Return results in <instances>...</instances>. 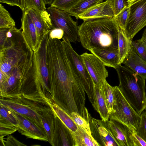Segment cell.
<instances>
[{
    "label": "cell",
    "mask_w": 146,
    "mask_h": 146,
    "mask_svg": "<svg viewBox=\"0 0 146 146\" xmlns=\"http://www.w3.org/2000/svg\"><path fill=\"white\" fill-rule=\"evenodd\" d=\"M46 64L51 99L67 112L84 107L85 92L72 70L60 39L49 36L46 48Z\"/></svg>",
    "instance_id": "1"
},
{
    "label": "cell",
    "mask_w": 146,
    "mask_h": 146,
    "mask_svg": "<svg viewBox=\"0 0 146 146\" xmlns=\"http://www.w3.org/2000/svg\"><path fill=\"white\" fill-rule=\"evenodd\" d=\"M113 17L84 21L78 31L79 41L83 47L89 51L118 49L119 27Z\"/></svg>",
    "instance_id": "2"
},
{
    "label": "cell",
    "mask_w": 146,
    "mask_h": 146,
    "mask_svg": "<svg viewBox=\"0 0 146 146\" xmlns=\"http://www.w3.org/2000/svg\"><path fill=\"white\" fill-rule=\"evenodd\" d=\"M50 100L38 91L0 95V104L24 115L44 130L41 116L51 108Z\"/></svg>",
    "instance_id": "3"
},
{
    "label": "cell",
    "mask_w": 146,
    "mask_h": 146,
    "mask_svg": "<svg viewBox=\"0 0 146 146\" xmlns=\"http://www.w3.org/2000/svg\"><path fill=\"white\" fill-rule=\"evenodd\" d=\"M122 94L140 115L146 106L145 79L126 66L119 65L115 69Z\"/></svg>",
    "instance_id": "4"
},
{
    "label": "cell",
    "mask_w": 146,
    "mask_h": 146,
    "mask_svg": "<svg viewBox=\"0 0 146 146\" xmlns=\"http://www.w3.org/2000/svg\"><path fill=\"white\" fill-rule=\"evenodd\" d=\"M33 58L22 61L5 77L0 74V95L16 93L36 86Z\"/></svg>",
    "instance_id": "5"
},
{
    "label": "cell",
    "mask_w": 146,
    "mask_h": 146,
    "mask_svg": "<svg viewBox=\"0 0 146 146\" xmlns=\"http://www.w3.org/2000/svg\"><path fill=\"white\" fill-rule=\"evenodd\" d=\"M62 42L72 70L82 84L93 108L97 111L94 84L81 57L74 50L70 42L64 40Z\"/></svg>",
    "instance_id": "6"
},
{
    "label": "cell",
    "mask_w": 146,
    "mask_h": 146,
    "mask_svg": "<svg viewBox=\"0 0 146 146\" xmlns=\"http://www.w3.org/2000/svg\"><path fill=\"white\" fill-rule=\"evenodd\" d=\"M113 112L110 115V120L119 122L133 132L139 125L141 115H139L125 98L118 86L113 87Z\"/></svg>",
    "instance_id": "7"
},
{
    "label": "cell",
    "mask_w": 146,
    "mask_h": 146,
    "mask_svg": "<svg viewBox=\"0 0 146 146\" xmlns=\"http://www.w3.org/2000/svg\"><path fill=\"white\" fill-rule=\"evenodd\" d=\"M49 33L42 37L36 51L33 60L35 81L39 92L51 98L49 87L48 71L46 64V48Z\"/></svg>",
    "instance_id": "8"
},
{
    "label": "cell",
    "mask_w": 146,
    "mask_h": 146,
    "mask_svg": "<svg viewBox=\"0 0 146 146\" xmlns=\"http://www.w3.org/2000/svg\"><path fill=\"white\" fill-rule=\"evenodd\" d=\"M54 28L62 29L64 34L63 40L76 43L78 40V26L67 12L50 6L47 9Z\"/></svg>",
    "instance_id": "9"
},
{
    "label": "cell",
    "mask_w": 146,
    "mask_h": 146,
    "mask_svg": "<svg viewBox=\"0 0 146 146\" xmlns=\"http://www.w3.org/2000/svg\"><path fill=\"white\" fill-rule=\"evenodd\" d=\"M130 13L125 31L132 40L134 36L146 26V0H136L129 6Z\"/></svg>",
    "instance_id": "10"
},
{
    "label": "cell",
    "mask_w": 146,
    "mask_h": 146,
    "mask_svg": "<svg viewBox=\"0 0 146 146\" xmlns=\"http://www.w3.org/2000/svg\"><path fill=\"white\" fill-rule=\"evenodd\" d=\"M87 120L90 125L92 136L100 146H119L107 122L92 117L90 113Z\"/></svg>",
    "instance_id": "11"
},
{
    "label": "cell",
    "mask_w": 146,
    "mask_h": 146,
    "mask_svg": "<svg viewBox=\"0 0 146 146\" xmlns=\"http://www.w3.org/2000/svg\"><path fill=\"white\" fill-rule=\"evenodd\" d=\"M80 56L94 84L100 89L104 81L108 76L106 66L92 53L85 52Z\"/></svg>",
    "instance_id": "12"
},
{
    "label": "cell",
    "mask_w": 146,
    "mask_h": 146,
    "mask_svg": "<svg viewBox=\"0 0 146 146\" xmlns=\"http://www.w3.org/2000/svg\"><path fill=\"white\" fill-rule=\"evenodd\" d=\"M12 111L18 122L17 131L22 135L25 136L27 138L48 141L45 130L24 115Z\"/></svg>",
    "instance_id": "13"
},
{
    "label": "cell",
    "mask_w": 146,
    "mask_h": 146,
    "mask_svg": "<svg viewBox=\"0 0 146 146\" xmlns=\"http://www.w3.org/2000/svg\"><path fill=\"white\" fill-rule=\"evenodd\" d=\"M25 9L27 10L34 24L39 43L43 36L53 28L49 14L46 10L40 12L31 8Z\"/></svg>",
    "instance_id": "14"
},
{
    "label": "cell",
    "mask_w": 146,
    "mask_h": 146,
    "mask_svg": "<svg viewBox=\"0 0 146 146\" xmlns=\"http://www.w3.org/2000/svg\"><path fill=\"white\" fill-rule=\"evenodd\" d=\"M50 144L52 146H74L71 131L55 113L54 131Z\"/></svg>",
    "instance_id": "15"
},
{
    "label": "cell",
    "mask_w": 146,
    "mask_h": 146,
    "mask_svg": "<svg viewBox=\"0 0 146 146\" xmlns=\"http://www.w3.org/2000/svg\"><path fill=\"white\" fill-rule=\"evenodd\" d=\"M21 18L22 34L27 46L32 52L37 49L39 43L34 24L29 15L27 10L22 11Z\"/></svg>",
    "instance_id": "16"
},
{
    "label": "cell",
    "mask_w": 146,
    "mask_h": 146,
    "mask_svg": "<svg viewBox=\"0 0 146 146\" xmlns=\"http://www.w3.org/2000/svg\"><path fill=\"white\" fill-rule=\"evenodd\" d=\"M108 126L119 146H133L131 136L133 132L122 123L110 120Z\"/></svg>",
    "instance_id": "17"
},
{
    "label": "cell",
    "mask_w": 146,
    "mask_h": 146,
    "mask_svg": "<svg viewBox=\"0 0 146 146\" xmlns=\"http://www.w3.org/2000/svg\"><path fill=\"white\" fill-rule=\"evenodd\" d=\"M114 11L109 2L106 0L88 9L79 16V19L84 21L92 19L113 17Z\"/></svg>",
    "instance_id": "18"
},
{
    "label": "cell",
    "mask_w": 146,
    "mask_h": 146,
    "mask_svg": "<svg viewBox=\"0 0 146 146\" xmlns=\"http://www.w3.org/2000/svg\"><path fill=\"white\" fill-rule=\"evenodd\" d=\"M122 64L142 78L146 79V61L137 54L131 44L129 53Z\"/></svg>",
    "instance_id": "19"
},
{
    "label": "cell",
    "mask_w": 146,
    "mask_h": 146,
    "mask_svg": "<svg viewBox=\"0 0 146 146\" xmlns=\"http://www.w3.org/2000/svg\"><path fill=\"white\" fill-rule=\"evenodd\" d=\"M89 51L97 57L106 66L115 69L118 66V49L108 50L93 49Z\"/></svg>",
    "instance_id": "20"
},
{
    "label": "cell",
    "mask_w": 146,
    "mask_h": 146,
    "mask_svg": "<svg viewBox=\"0 0 146 146\" xmlns=\"http://www.w3.org/2000/svg\"><path fill=\"white\" fill-rule=\"evenodd\" d=\"M132 40L127 37L125 31L120 28L118 29V61L119 66L122 64L127 55Z\"/></svg>",
    "instance_id": "21"
},
{
    "label": "cell",
    "mask_w": 146,
    "mask_h": 146,
    "mask_svg": "<svg viewBox=\"0 0 146 146\" xmlns=\"http://www.w3.org/2000/svg\"><path fill=\"white\" fill-rule=\"evenodd\" d=\"M78 126L76 131L71 132L74 146H100L91 135L86 132L81 127Z\"/></svg>",
    "instance_id": "22"
},
{
    "label": "cell",
    "mask_w": 146,
    "mask_h": 146,
    "mask_svg": "<svg viewBox=\"0 0 146 146\" xmlns=\"http://www.w3.org/2000/svg\"><path fill=\"white\" fill-rule=\"evenodd\" d=\"M51 106L55 113L64 124L72 132L77 130L78 126L70 115L51 99Z\"/></svg>",
    "instance_id": "23"
},
{
    "label": "cell",
    "mask_w": 146,
    "mask_h": 146,
    "mask_svg": "<svg viewBox=\"0 0 146 146\" xmlns=\"http://www.w3.org/2000/svg\"><path fill=\"white\" fill-rule=\"evenodd\" d=\"M54 117L55 113L51 107L45 111L41 116L42 123L48 137V142L50 144L54 132Z\"/></svg>",
    "instance_id": "24"
},
{
    "label": "cell",
    "mask_w": 146,
    "mask_h": 146,
    "mask_svg": "<svg viewBox=\"0 0 146 146\" xmlns=\"http://www.w3.org/2000/svg\"><path fill=\"white\" fill-rule=\"evenodd\" d=\"M94 85V92L98 111L102 120L106 122L109 119L110 114L104 98L101 89Z\"/></svg>",
    "instance_id": "25"
},
{
    "label": "cell",
    "mask_w": 146,
    "mask_h": 146,
    "mask_svg": "<svg viewBox=\"0 0 146 146\" xmlns=\"http://www.w3.org/2000/svg\"><path fill=\"white\" fill-rule=\"evenodd\" d=\"M103 0H81L70 10L66 11L77 19L79 16L86 11L101 2Z\"/></svg>",
    "instance_id": "26"
},
{
    "label": "cell",
    "mask_w": 146,
    "mask_h": 146,
    "mask_svg": "<svg viewBox=\"0 0 146 146\" xmlns=\"http://www.w3.org/2000/svg\"><path fill=\"white\" fill-rule=\"evenodd\" d=\"M100 89L110 114L113 112L114 98L113 87L110 85L105 79L103 82Z\"/></svg>",
    "instance_id": "27"
},
{
    "label": "cell",
    "mask_w": 146,
    "mask_h": 146,
    "mask_svg": "<svg viewBox=\"0 0 146 146\" xmlns=\"http://www.w3.org/2000/svg\"><path fill=\"white\" fill-rule=\"evenodd\" d=\"M15 23L9 13L0 4V28H11L15 27Z\"/></svg>",
    "instance_id": "28"
},
{
    "label": "cell",
    "mask_w": 146,
    "mask_h": 146,
    "mask_svg": "<svg viewBox=\"0 0 146 146\" xmlns=\"http://www.w3.org/2000/svg\"><path fill=\"white\" fill-rule=\"evenodd\" d=\"M17 131L16 127L13 124L0 116V138H4Z\"/></svg>",
    "instance_id": "29"
},
{
    "label": "cell",
    "mask_w": 146,
    "mask_h": 146,
    "mask_svg": "<svg viewBox=\"0 0 146 146\" xmlns=\"http://www.w3.org/2000/svg\"><path fill=\"white\" fill-rule=\"evenodd\" d=\"M129 7L127 6L113 17L115 21L118 26L124 30L129 17Z\"/></svg>",
    "instance_id": "30"
},
{
    "label": "cell",
    "mask_w": 146,
    "mask_h": 146,
    "mask_svg": "<svg viewBox=\"0 0 146 146\" xmlns=\"http://www.w3.org/2000/svg\"><path fill=\"white\" fill-rule=\"evenodd\" d=\"M131 45L135 52L146 61V40L140 39L131 42Z\"/></svg>",
    "instance_id": "31"
},
{
    "label": "cell",
    "mask_w": 146,
    "mask_h": 146,
    "mask_svg": "<svg viewBox=\"0 0 146 146\" xmlns=\"http://www.w3.org/2000/svg\"><path fill=\"white\" fill-rule=\"evenodd\" d=\"M81 0H54L50 5L59 9L67 11Z\"/></svg>",
    "instance_id": "32"
},
{
    "label": "cell",
    "mask_w": 146,
    "mask_h": 146,
    "mask_svg": "<svg viewBox=\"0 0 146 146\" xmlns=\"http://www.w3.org/2000/svg\"><path fill=\"white\" fill-rule=\"evenodd\" d=\"M0 116L11 123L16 128L18 126V121L13 111L8 107L0 103Z\"/></svg>",
    "instance_id": "33"
},
{
    "label": "cell",
    "mask_w": 146,
    "mask_h": 146,
    "mask_svg": "<svg viewBox=\"0 0 146 146\" xmlns=\"http://www.w3.org/2000/svg\"><path fill=\"white\" fill-rule=\"evenodd\" d=\"M70 115L78 126L81 127L89 134L91 135L89 124L85 119L74 112H72Z\"/></svg>",
    "instance_id": "34"
},
{
    "label": "cell",
    "mask_w": 146,
    "mask_h": 146,
    "mask_svg": "<svg viewBox=\"0 0 146 146\" xmlns=\"http://www.w3.org/2000/svg\"><path fill=\"white\" fill-rule=\"evenodd\" d=\"M44 0H25V9L31 8L41 12L46 10Z\"/></svg>",
    "instance_id": "35"
},
{
    "label": "cell",
    "mask_w": 146,
    "mask_h": 146,
    "mask_svg": "<svg viewBox=\"0 0 146 146\" xmlns=\"http://www.w3.org/2000/svg\"><path fill=\"white\" fill-rule=\"evenodd\" d=\"M141 116L140 121L136 132L146 142V115L143 111Z\"/></svg>",
    "instance_id": "36"
},
{
    "label": "cell",
    "mask_w": 146,
    "mask_h": 146,
    "mask_svg": "<svg viewBox=\"0 0 146 146\" xmlns=\"http://www.w3.org/2000/svg\"><path fill=\"white\" fill-rule=\"evenodd\" d=\"M110 4L114 13L115 16L119 13L125 7L127 6V0H106Z\"/></svg>",
    "instance_id": "37"
},
{
    "label": "cell",
    "mask_w": 146,
    "mask_h": 146,
    "mask_svg": "<svg viewBox=\"0 0 146 146\" xmlns=\"http://www.w3.org/2000/svg\"><path fill=\"white\" fill-rule=\"evenodd\" d=\"M0 2L11 6H17L22 11L25 9V0H0Z\"/></svg>",
    "instance_id": "38"
},
{
    "label": "cell",
    "mask_w": 146,
    "mask_h": 146,
    "mask_svg": "<svg viewBox=\"0 0 146 146\" xmlns=\"http://www.w3.org/2000/svg\"><path fill=\"white\" fill-rule=\"evenodd\" d=\"M5 139V140L4 139V142L5 146H27L19 141L11 135H8L7 137Z\"/></svg>",
    "instance_id": "39"
},
{
    "label": "cell",
    "mask_w": 146,
    "mask_h": 146,
    "mask_svg": "<svg viewBox=\"0 0 146 146\" xmlns=\"http://www.w3.org/2000/svg\"><path fill=\"white\" fill-rule=\"evenodd\" d=\"M133 146H146V142L138 135L136 131L132 132L131 136Z\"/></svg>",
    "instance_id": "40"
},
{
    "label": "cell",
    "mask_w": 146,
    "mask_h": 146,
    "mask_svg": "<svg viewBox=\"0 0 146 146\" xmlns=\"http://www.w3.org/2000/svg\"><path fill=\"white\" fill-rule=\"evenodd\" d=\"M64 32L62 30L57 28H54L50 30L49 33V36L52 38H62Z\"/></svg>",
    "instance_id": "41"
},
{
    "label": "cell",
    "mask_w": 146,
    "mask_h": 146,
    "mask_svg": "<svg viewBox=\"0 0 146 146\" xmlns=\"http://www.w3.org/2000/svg\"><path fill=\"white\" fill-rule=\"evenodd\" d=\"M46 5H51L54 0H44Z\"/></svg>",
    "instance_id": "42"
},
{
    "label": "cell",
    "mask_w": 146,
    "mask_h": 146,
    "mask_svg": "<svg viewBox=\"0 0 146 146\" xmlns=\"http://www.w3.org/2000/svg\"><path fill=\"white\" fill-rule=\"evenodd\" d=\"M141 38L146 40V27L144 31Z\"/></svg>",
    "instance_id": "43"
},
{
    "label": "cell",
    "mask_w": 146,
    "mask_h": 146,
    "mask_svg": "<svg viewBox=\"0 0 146 146\" xmlns=\"http://www.w3.org/2000/svg\"><path fill=\"white\" fill-rule=\"evenodd\" d=\"M136 0H127V6H129L131 3Z\"/></svg>",
    "instance_id": "44"
},
{
    "label": "cell",
    "mask_w": 146,
    "mask_h": 146,
    "mask_svg": "<svg viewBox=\"0 0 146 146\" xmlns=\"http://www.w3.org/2000/svg\"><path fill=\"white\" fill-rule=\"evenodd\" d=\"M146 115V106L143 111Z\"/></svg>",
    "instance_id": "45"
}]
</instances>
